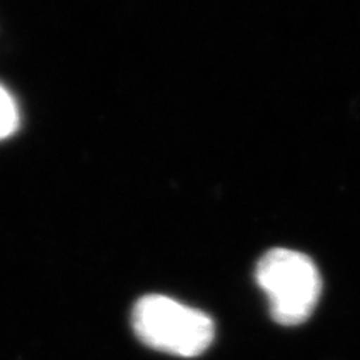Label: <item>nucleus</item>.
Listing matches in <instances>:
<instances>
[{
    "label": "nucleus",
    "mask_w": 360,
    "mask_h": 360,
    "mask_svg": "<svg viewBox=\"0 0 360 360\" xmlns=\"http://www.w3.org/2000/svg\"><path fill=\"white\" fill-rule=\"evenodd\" d=\"M132 326L148 347L177 357L204 354L215 335L209 315L165 295H146L137 300Z\"/></svg>",
    "instance_id": "nucleus-1"
},
{
    "label": "nucleus",
    "mask_w": 360,
    "mask_h": 360,
    "mask_svg": "<svg viewBox=\"0 0 360 360\" xmlns=\"http://www.w3.org/2000/svg\"><path fill=\"white\" fill-rule=\"evenodd\" d=\"M19 127V109L13 97L0 85V141L7 139Z\"/></svg>",
    "instance_id": "nucleus-3"
},
{
    "label": "nucleus",
    "mask_w": 360,
    "mask_h": 360,
    "mask_svg": "<svg viewBox=\"0 0 360 360\" xmlns=\"http://www.w3.org/2000/svg\"><path fill=\"white\" fill-rule=\"evenodd\" d=\"M269 297L270 314L282 326H299L312 315L322 290L321 274L307 255L290 249L269 250L255 270Z\"/></svg>",
    "instance_id": "nucleus-2"
}]
</instances>
